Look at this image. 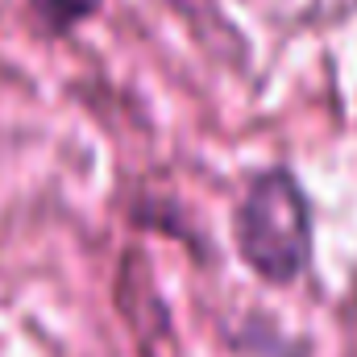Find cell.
I'll list each match as a JSON object with an SVG mask.
<instances>
[{
    "label": "cell",
    "mask_w": 357,
    "mask_h": 357,
    "mask_svg": "<svg viewBox=\"0 0 357 357\" xmlns=\"http://www.w3.org/2000/svg\"><path fill=\"white\" fill-rule=\"evenodd\" d=\"M171 4H175L191 25H199V29L220 21V0H171Z\"/></svg>",
    "instance_id": "obj_3"
},
{
    "label": "cell",
    "mask_w": 357,
    "mask_h": 357,
    "mask_svg": "<svg viewBox=\"0 0 357 357\" xmlns=\"http://www.w3.org/2000/svg\"><path fill=\"white\" fill-rule=\"evenodd\" d=\"M233 241L241 262L274 287L295 282L312 262V204L287 167L250 178L237 212Z\"/></svg>",
    "instance_id": "obj_1"
},
{
    "label": "cell",
    "mask_w": 357,
    "mask_h": 357,
    "mask_svg": "<svg viewBox=\"0 0 357 357\" xmlns=\"http://www.w3.org/2000/svg\"><path fill=\"white\" fill-rule=\"evenodd\" d=\"M29 4H33L38 21H42L46 29L67 33V29L84 25L88 17H96V8H100L104 0H29Z\"/></svg>",
    "instance_id": "obj_2"
}]
</instances>
